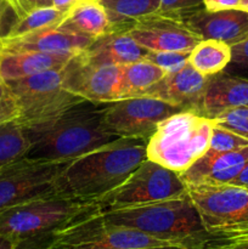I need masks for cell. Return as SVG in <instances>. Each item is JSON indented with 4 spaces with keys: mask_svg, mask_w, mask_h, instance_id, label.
Instances as JSON below:
<instances>
[{
    "mask_svg": "<svg viewBox=\"0 0 248 249\" xmlns=\"http://www.w3.org/2000/svg\"><path fill=\"white\" fill-rule=\"evenodd\" d=\"M148 139L119 138L71 160L53 185V194L94 202L123 184L147 160Z\"/></svg>",
    "mask_w": 248,
    "mask_h": 249,
    "instance_id": "1",
    "label": "cell"
},
{
    "mask_svg": "<svg viewBox=\"0 0 248 249\" xmlns=\"http://www.w3.org/2000/svg\"><path fill=\"white\" fill-rule=\"evenodd\" d=\"M107 104L83 100L53 121L26 129L31 145L23 157L48 162H70L119 139L105 124Z\"/></svg>",
    "mask_w": 248,
    "mask_h": 249,
    "instance_id": "2",
    "label": "cell"
},
{
    "mask_svg": "<svg viewBox=\"0 0 248 249\" xmlns=\"http://www.w3.org/2000/svg\"><path fill=\"white\" fill-rule=\"evenodd\" d=\"M95 215L105 223L135 229L177 248L214 249L215 241L204 229L189 195Z\"/></svg>",
    "mask_w": 248,
    "mask_h": 249,
    "instance_id": "3",
    "label": "cell"
},
{
    "mask_svg": "<svg viewBox=\"0 0 248 249\" xmlns=\"http://www.w3.org/2000/svg\"><path fill=\"white\" fill-rule=\"evenodd\" d=\"M96 213L95 202L48 194L6 209L0 214V235L17 249L44 247L61 229L88 214Z\"/></svg>",
    "mask_w": 248,
    "mask_h": 249,
    "instance_id": "4",
    "label": "cell"
},
{
    "mask_svg": "<svg viewBox=\"0 0 248 249\" xmlns=\"http://www.w3.org/2000/svg\"><path fill=\"white\" fill-rule=\"evenodd\" d=\"M214 122L192 111H182L158 124L148 138L147 160L180 173L209 150Z\"/></svg>",
    "mask_w": 248,
    "mask_h": 249,
    "instance_id": "5",
    "label": "cell"
},
{
    "mask_svg": "<svg viewBox=\"0 0 248 249\" xmlns=\"http://www.w3.org/2000/svg\"><path fill=\"white\" fill-rule=\"evenodd\" d=\"M19 107L17 123L24 129L53 121L84 99L67 91L62 84V68L5 82Z\"/></svg>",
    "mask_w": 248,
    "mask_h": 249,
    "instance_id": "6",
    "label": "cell"
},
{
    "mask_svg": "<svg viewBox=\"0 0 248 249\" xmlns=\"http://www.w3.org/2000/svg\"><path fill=\"white\" fill-rule=\"evenodd\" d=\"M187 195L186 184L177 173L145 160L123 184L94 201V214L135 208Z\"/></svg>",
    "mask_w": 248,
    "mask_h": 249,
    "instance_id": "7",
    "label": "cell"
},
{
    "mask_svg": "<svg viewBox=\"0 0 248 249\" xmlns=\"http://www.w3.org/2000/svg\"><path fill=\"white\" fill-rule=\"evenodd\" d=\"M202 224L214 241L224 242L248 225V189L231 184L186 185Z\"/></svg>",
    "mask_w": 248,
    "mask_h": 249,
    "instance_id": "8",
    "label": "cell"
},
{
    "mask_svg": "<svg viewBox=\"0 0 248 249\" xmlns=\"http://www.w3.org/2000/svg\"><path fill=\"white\" fill-rule=\"evenodd\" d=\"M44 247L53 249H126L174 247L165 241L125 228L105 223L88 214L56 231Z\"/></svg>",
    "mask_w": 248,
    "mask_h": 249,
    "instance_id": "9",
    "label": "cell"
},
{
    "mask_svg": "<svg viewBox=\"0 0 248 249\" xmlns=\"http://www.w3.org/2000/svg\"><path fill=\"white\" fill-rule=\"evenodd\" d=\"M70 162L22 157L0 168V214L12 207L51 194L53 181Z\"/></svg>",
    "mask_w": 248,
    "mask_h": 249,
    "instance_id": "10",
    "label": "cell"
},
{
    "mask_svg": "<svg viewBox=\"0 0 248 249\" xmlns=\"http://www.w3.org/2000/svg\"><path fill=\"white\" fill-rule=\"evenodd\" d=\"M186 109L155 97H128L108 102L104 121L106 128L118 138L148 139L160 122Z\"/></svg>",
    "mask_w": 248,
    "mask_h": 249,
    "instance_id": "11",
    "label": "cell"
},
{
    "mask_svg": "<svg viewBox=\"0 0 248 249\" xmlns=\"http://www.w3.org/2000/svg\"><path fill=\"white\" fill-rule=\"evenodd\" d=\"M62 84L67 91L92 102L121 100V66L95 65L82 51L62 68Z\"/></svg>",
    "mask_w": 248,
    "mask_h": 249,
    "instance_id": "12",
    "label": "cell"
},
{
    "mask_svg": "<svg viewBox=\"0 0 248 249\" xmlns=\"http://www.w3.org/2000/svg\"><path fill=\"white\" fill-rule=\"evenodd\" d=\"M126 33L147 51L191 53L202 40L181 21L158 14L139 18L125 29Z\"/></svg>",
    "mask_w": 248,
    "mask_h": 249,
    "instance_id": "13",
    "label": "cell"
},
{
    "mask_svg": "<svg viewBox=\"0 0 248 249\" xmlns=\"http://www.w3.org/2000/svg\"><path fill=\"white\" fill-rule=\"evenodd\" d=\"M201 39H214L229 45L248 36V12L240 9L207 11L199 9L179 19Z\"/></svg>",
    "mask_w": 248,
    "mask_h": 249,
    "instance_id": "14",
    "label": "cell"
},
{
    "mask_svg": "<svg viewBox=\"0 0 248 249\" xmlns=\"http://www.w3.org/2000/svg\"><path fill=\"white\" fill-rule=\"evenodd\" d=\"M94 39L60 24L15 38L0 39V53H78L87 49Z\"/></svg>",
    "mask_w": 248,
    "mask_h": 249,
    "instance_id": "15",
    "label": "cell"
},
{
    "mask_svg": "<svg viewBox=\"0 0 248 249\" xmlns=\"http://www.w3.org/2000/svg\"><path fill=\"white\" fill-rule=\"evenodd\" d=\"M247 162L248 146L229 152L208 150L179 175L186 185L230 184Z\"/></svg>",
    "mask_w": 248,
    "mask_h": 249,
    "instance_id": "16",
    "label": "cell"
},
{
    "mask_svg": "<svg viewBox=\"0 0 248 249\" xmlns=\"http://www.w3.org/2000/svg\"><path fill=\"white\" fill-rule=\"evenodd\" d=\"M248 106V79L216 73L208 78L195 113L215 119L223 112Z\"/></svg>",
    "mask_w": 248,
    "mask_h": 249,
    "instance_id": "17",
    "label": "cell"
},
{
    "mask_svg": "<svg viewBox=\"0 0 248 249\" xmlns=\"http://www.w3.org/2000/svg\"><path fill=\"white\" fill-rule=\"evenodd\" d=\"M208 78L197 72L191 65H186L177 72L165 74L143 96L155 97L186 111L195 112Z\"/></svg>",
    "mask_w": 248,
    "mask_h": 249,
    "instance_id": "18",
    "label": "cell"
},
{
    "mask_svg": "<svg viewBox=\"0 0 248 249\" xmlns=\"http://www.w3.org/2000/svg\"><path fill=\"white\" fill-rule=\"evenodd\" d=\"M147 53L125 31H113L95 39L82 55L95 65L124 66L141 60Z\"/></svg>",
    "mask_w": 248,
    "mask_h": 249,
    "instance_id": "19",
    "label": "cell"
},
{
    "mask_svg": "<svg viewBox=\"0 0 248 249\" xmlns=\"http://www.w3.org/2000/svg\"><path fill=\"white\" fill-rule=\"evenodd\" d=\"M77 53H0V79L2 82L29 77L51 70H61Z\"/></svg>",
    "mask_w": 248,
    "mask_h": 249,
    "instance_id": "20",
    "label": "cell"
},
{
    "mask_svg": "<svg viewBox=\"0 0 248 249\" xmlns=\"http://www.w3.org/2000/svg\"><path fill=\"white\" fill-rule=\"evenodd\" d=\"M61 26L94 40L112 32L107 12L100 0H79L71 9Z\"/></svg>",
    "mask_w": 248,
    "mask_h": 249,
    "instance_id": "21",
    "label": "cell"
},
{
    "mask_svg": "<svg viewBox=\"0 0 248 249\" xmlns=\"http://www.w3.org/2000/svg\"><path fill=\"white\" fill-rule=\"evenodd\" d=\"M167 73L147 58L121 66V99L143 96Z\"/></svg>",
    "mask_w": 248,
    "mask_h": 249,
    "instance_id": "22",
    "label": "cell"
},
{
    "mask_svg": "<svg viewBox=\"0 0 248 249\" xmlns=\"http://www.w3.org/2000/svg\"><path fill=\"white\" fill-rule=\"evenodd\" d=\"M230 62L231 46L214 39H202L189 55V65L206 77L223 72Z\"/></svg>",
    "mask_w": 248,
    "mask_h": 249,
    "instance_id": "23",
    "label": "cell"
},
{
    "mask_svg": "<svg viewBox=\"0 0 248 249\" xmlns=\"http://www.w3.org/2000/svg\"><path fill=\"white\" fill-rule=\"evenodd\" d=\"M113 31H125L139 18L156 14L159 0H100Z\"/></svg>",
    "mask_w": 248,
    "mask_h": 249,
    "instance_id": "24",
    "label": "cell"
},
{
    "mask_svg": "<svg viewBox=\"0 0 248 249\" xmlns=\"http://www.w3.org/2000/svg\"><path fill=\"white\" fill-rule=\"evenodd\" d=\"M68 12L61 11L53 6L39 7L19 18H16L15 23L10 27L4 36L5 38H15V36H21L24 34L41 31V29L57 27L65 21Z\"/></svg>",
    "mask_w": 248,
    "mask_h": 249,
    "instance_id": "25",
    "label": "cell"
},
{
    "mask_svg": "<svg viewBox=\"0 0 248 249\" xmlns=\"http://www.w3.org/2000/svg\"><path fill=\"white\" fill-rule=\"evenodd\" d=\"M29 145L26 129L16 121L0 125V168L23 157Z\"/></svg>",
    "mask_w": 248,
    "mask_h": 249,
    "instance_id": "26",
    "label": "cell"
},
{
    "mask_svg": "<svg viewBox=\"0 0 248 249\" xmlns=\"http://www.w3.org/2000/svg\"><path fill=\"white\" fill-rule=\"evenodd\" d=\"M247 146L248 139H246L245 136L214 123L211 141H209V150L215 152H229Z\"/></svg>",
    "mask_w": 248,
    "mask_h": 249,
    "instance_id": "27",
    "label": "cell"
},
{
    "mask_svg": "<svg viewBox=\"0 0 248 249\" xmlns=\"http://www.w3.org/2000/svg\"><path fill=\"white\" fill-rule=\"evenodd\" d=\"M189 55L190 53H180V51H159V53L148 51L145 58L156 63L167 74H169V73L177 72L189 65Z\"/></svg>",
    "mask_w": 248,
    "mask_h": 249,
    "instance_id": "28",
    "label": "cell"
},
{
    "mask_svg": "<svg viewBox=\"0 0 248 249\" xmlns=\"http://www.w3.org/2000/svg\"><path fill=\"white\" fill-rule=\"evenodd\" d=\"M213 122L248 139V106L228 109Z\"/></svg>",
    "mask_w": 248,
    "mask_h": 249,
    "instance_id": "29",
    "label": "cell"
},
{
    "mask_svg": "<svg viewBox=\"0 0 248 249\" xmlns=\"http://www.w3.org/2000/svg\"><path fill=\"white\" fill-rule=\"evenodd\" d=\"M203 7V0H159V6L156 14L180 19Z\"/></svg>",
    "mask_w": 248,
    "mask_h": 249,
    "instance_id": "30",
    "label": "cell"
},
{
    "mask_svg": "<svg viewBox=\"0 0 248 249\" xmlns=\"http://www.w3.org/2000/svg\"><path fill=\"white\" fill-rule=\"evenodd\" d=\"M9 91V90H7ZM19 117V107L10 92L0 100V125L17 121Z\"/></svg>",
    "mask_w": 248,
    "mask_h": 249,
    "instance_id": "31",
    "label": "cell"
},
{
    "mask_svg": "<svg viewBox=\"0 0 248 249\" xmlns=\"http://www.w3.org/2000/svg\"><path fill=\"white\" fill-rule=\"evenodd\" d=\"M9 2L16 18L39 7L53 6V0H9Z\"/></svg>",
    "mask_w": 248,
    "mask_h": 249,
    "instance_id": "32",
    "label": "cell"
},
{
    "mask_svg": "<svg viewBox=\"0 0 248 249\" xmlns=\"http://www.w3.org/2000/svg\"><path fill=\"white\" fill-rule=\"evenodd\" d=\"M238 67L248 68V36L231 45V62Z\"/></svg>",
    "mask_w": 248,
    "mask_h": 249,
    "instance_id": "33",
    "label": "cell"
},
{
    "mask_svg": "<svg viewBox=\"0 0 248 249\" xmlns=\"http://www.w3.org/2000/svg\"><path fill=\"white\" fill-rule=\"evenodd\" d=\"M241 0H203L207 11H220V10L238 9Z\"/></svg>",
    "mask_w": 248,
    "mask_h": 249,
    "instance_id": "34",
    "label": "cell"
},
{
    "mask_svg": "<svg viewBox=\"0 0 248 249\" xmlns=\"http://www.w3.org/2000/svg\"><path fill=\"white\" fill-rule=\"evenodd\" d=\"M230 184L235 185V186H238V187H245V189H248V162L246 163V165L242 168V170L238 173L237 177H236Z\"/></svg>",
    "mask_w": 248,
    "mask_h": 249,
    "instance_id": "35",
    "label": "cell"
},
{
    "mask_svg": "<svg viewBox=\"0 0 248 249\" xmlns=\"http://www.w3.org/2000/svg\"><path fill=\"white\" fill-rule=\"evenodd\" d=\"M241 241H248V225H246L245 228L240 229L236 232L231 233L223 243L225 242H241Z\"/></svg>",
    "mask_w": 248,
    "mask_h": 249,
    "instance_id": "36",
    "label": "cell"
},
{
    "mask_svg": "<svg viewBox=\"0 0 248 249\" xmlns=\"http://www.w3.org/2000/svg\"><path fill=\"white\" fill-rule=\"evenodd\" d=\"M79 0H53V6L61 11L70 12L71 9L74 6Z\"/></svg>",
    "mask_w": 248,
    "mask_h": 249,
    "instance_id": "37",
    "label": "cell"
},
{
    "mask_svg": "<svg viewBox=\"0 0 248 249\" xmlns=\"http://www.w3.org/2000/svg\"><path fill=\"white\" fill-rule=\"evenodd\" d=\"M9 10H12L11 6H10L9 0H0V39L4 36V34H2V23H4V18Z\"/></svg>",
    "mask_w": 248,
    "mask_h": 249,
    "instance_id": "38",
    "label": "cell"
},
{
    "mask_svg": "<svg viewBox=\"0 0 248 249\" xmlns=\"http://www.w3.org/2000/svg\"><path fill=\"white\" fill-rule=\"evenodd\" d=\"M214 249H248V241L220 243L218 247H215Z\"/></svg>",
    "mask_w": 248,
    "mask_h": 249,
    "instance_id": "39",
    "label": "cell"
},
{
    "mask_svg": "<svg viewBox=\"0 0 248 249\" xmlns=\"http://www.w3.org/2000/svg\"><path fill=\"white\" fill-rule=\"evenodd\" d=\"M0 249H17V247L14 241L0 235Z\"/></svg>",
    "mask_w": 248,
    "mask_h": 249,
    "instance_id": "40",
    "label": "cell"
},
{
    "mask_svg": "<svg viewBox=\"0 0 248 249\" xmlns=\"http://www.w3.org/2000/svg\"><path fill=\"white\" fill-rule=\"evenodd\" d=\"M7 92L9 91H7L6 84H5V82H2V80L0 79V100H1L4 96H6Z\"/></svg>",
    "mask_w": 248,
    "mask_h": 249,
    "instance_id": "41",
    "label": "cell"
},
{
    "mask_svg": "<svg viewBox=\"0 0 248 249\" xmlns=\"http://www.w3.org/2000/svg\"><path fill=\"white\" fill-rule=\"evenodd\" d=\"M238 9L248 12V0H241L240 5H238Z\"/></svg>",
    "mask_w": 248,
    "mask_h": 249,
    "instance_id": "42",
    "label": "cell"
},
{
    "mask_svg": "<svg viewBox=\"0 0 248 249\" xmlns=\"http://www.w3.org/2000/svg\"><path fill=\"white\" fill-rule=\"evenodd\" d=\"M126 249H182L177 247H155V248H126Z\"/></svg>",
    "mask_w": 248,
    "mask_h": 249,
    "instance_id": "43",
    "label": "cell"
},
{
    "mask_svg": "<svg viewBox=\"0 0 248 249\" xmlns=\"http://www.w3.org/2000/svg\"><path fill=\"white\" fill-rule=\"evenodd\" d=\"M24 249H53L49 247H32V248H24Z\"/></svg>",
    "mask_w": 248,
    "mask_h": 249,
    "instance_id": "44",
    "label": "cell"
}]
</instances>
